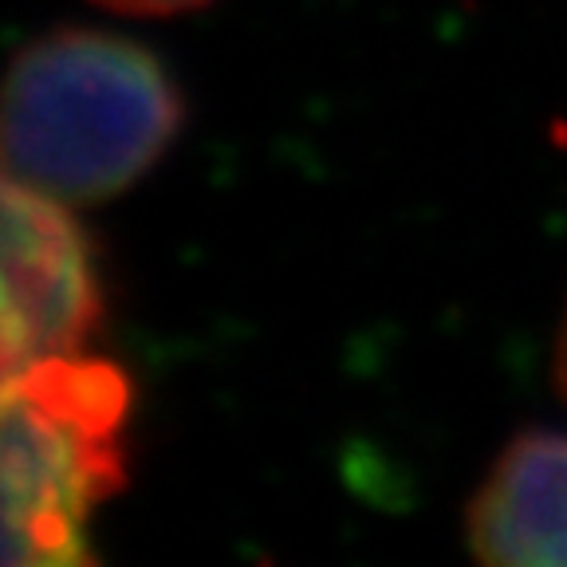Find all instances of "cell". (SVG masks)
Returning a JSON list of instances; mask_svg holds the SVG:
<instances>
[{
	"instance_id": "8992f818",
	"label": "cell",
	"mask_w": 567,
	"mask_h": 567,
	"mask_svg": "<svg viewBox=\"0 0 567 567\" xmlns=\"http://www.w3.org/2000/svg\"><path fill=\"white\" fill-rule=\"evenodd\" d=\"M556 379H559V390H564V399H567V316H564V331H559V351H556Z\"/></svg>"
},
{
	"instance_id": "3957f363",
	"label": "cell",
	"mask_w": 567,
	"mask_h": 567,
	"mask_svg": "<svg viewBox=\"0 0 567 567\" xmlns=\"http://www.w3.org/2000/svg\"><path fill=\"white\" fill-rule=\"evenodd\" d=\"M95 252L68 202L4 182V379L40 359L80 354L95 336Z\"/></svg>"
},
{
	"instance_id": "5b68a950",
	"label": "cell",
	"mask_w": 567,
	"mask_h": 567,
	"mask_svg": "<svg viewBox=\"0 0 567 567\" xmlns=\"http://www.w3.org/2000/svg\"><path fill=\"white\" fill-rule=\"evenodd\" d=\"M103 9L126 12V17H174V12L202 9L209 0H95Z\"/></svg>"
},
{
	"instance_id": "7a4b0ae2",
	"label": "cell",
	"mask_w": 567,
	"mask_h": 567,
	"mask_svg": "<svg viewBox=\"0 0 567 567\" xmlns=\"http://www.w3.org/2000/svg\"><path fill=\"white\" fill-rule=\"evenodd\" d=\"M131 379L55 354L4 379V556L12 567L87 564V524L126 481Z\"/></svg>"
},
{
	"instance_id": "6da1fadb",
	"label": "cell",
	"mask_w": 567,
	"mask_h": 567,
	"mask_svg": "<svg viewBox=\"0 0 567 567\" xmlns=\"http://www.w3.org/2000/svg\"><path fill=\"white\" fill-rule=\"evenodd\" d=\"M182 99L134 40L63 28L17 55L4 99L9 177L68 205L115 197L166 154Z\"/></svg>"
},
{
	"instance_id": "277c9868",
	"label": "cell",
	"mask_w": 567,
	"mask_h": 567,
	"mask_svg": "<svg viewBox=\"0 0 567 567\" xmlns=\"http://www.w3.org/2000/svg\"><path fill=\"white\" fill-rule=\"evenodd\" d=\"M481 564L567 567V434L528 430L496 457L470 505Z\"/></svg>"
}]
</instances>
